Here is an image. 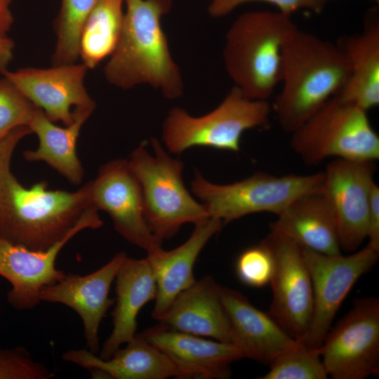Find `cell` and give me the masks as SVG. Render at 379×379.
I'll return each instance as SVG.
<instances>
[{
    "label": "cell",
    "instance_id": "6da1fadb",
    "mask_svg": "<svg viewBox=\"0 0 379 379\" xmlns=\"http://www.w3.org/2000/svg\"><path fill=\"white\" fill-rule=\"evenodd\" d=\"M31 133L29 126H20L0 139V238L44 251L95 211L92 180L75 192L49 190L45 181L23 187L12 173L11 163L18 142Z\"/></svg>",
    "mask_w": 379,
    "mask_h": 379
},
{
    "label": "cell",
    "instance_id": "7a4b0ae2",
    "mask_svg": "<svg viewBox=\"0 0 379 379\" xmlns=\"http://www.w3.org/2000/svg\"><path fill=\"white\" fill-rule=\"evenodd\" d=\"M350 74L336 44L295 25L283 46L282 87L272 106L281 128L290 133L297 129L340 93Z\"/></svg>",
    "mask_w": 379,
    "mask_h": 379
},
{
    "label": "cell",
    "instance_id": "3957f363",
    "mask_svg": "<svg viewBox=\"0 0 379 379\" xmlns=\"http://www.w3.org/2000/svg\"><path fill=\"white\" fill-rule=\"evenodd\" d=\"M118 44L104 67L107 81L122 89L148 84L169 100L183 94L184 84L174 61L161 18L172 0H125Z\"/></svg>",
    "mask_w": 379,
    "mask_h": 379
},
{
    "label": "cell",
    "instance_id": "277c9868",
    "mask_svg": "<svg viewBox=\"0 0 379 379\" xmlns=\"http://www.w3.org/2000/svg\"><path fill=\"white\" fill-rule=\"evenodd\" d=\"M295 25L291 16L270 11L244 13L231 25L222 59L246 97L267 100L273 94L281 81L283 46Z\"/></svg>",
    "mask_w": 379,
    "mask_h": 379
},
{
    "label": "cell",
    "instance_id": "5b68a950",
    "mask_svg": "<svg viewBox=\"0 0 379 379\" xmlns=\"http://www.w3.org/2000/svg\"><path fill=\"white\" fill-rule=\"evenodd\" d=\"M151 144L153 155L144 140L128 161L141 186L147 225L163 241L174 237L182 225H195L210 216L205 206L196 201L185 187L183 163L170 157L157 138H152Z\"/></svg>",
    "mask_w": 379,
    "mask_h": 379
},
{
    "label": "cell",
    "instance_id": "8992f818",
    "mask_svg": "<svg viewBox=\"0 0 379 379\" xmlns=\"http://www.w3.org/2000/svg\"><path fill=\"white\" fill-rule=\"evenodd\" d=\"M272 107L267 100L246 97L234 86L209 113L193 117L181 107L171 109L162 124V140L171 153L193 147L237 152L242 134L269 124Z\"/></svg>",
    "mask_w": 379,
    "mask_h": 379
},
{
    "label": "cell",
    "instance_id": "52a82bcc",
    "mask_svg": "<svg viewBox=\"0 0 379 379\" xmlns=\"http://www.w3.org/2000/svg\"><path fill=\"white\" fill-rule=\"evenodd\" d=\"M293 150L308 164L335 157L353 161L379 158V137L367 111L332 97L291 133Z\"/></svg>",
    "mask_w": 379,
    "mask_h": 379
},
{
    "label": "cell",
    "instance_id": "ba28073f",
    "mask_svg": "<svg viewBox=\"0 0 379 379\" xmlns=\"http://www.w3.org/2000/svg\"><path fill=\"white\" fill-rule=\"evenodd\" d=\"M324 171L310 175L277 176L256 173L230 184H215L195 172L192 193L203 202L210 218L223 225L257 213L277 215L300 197L321 190Z\"/></svg>",
    "mask_w": 379,
    "mask_h": 379
},
{
    "label": "cell",
    "instance_id": "9c48e42d",
    "mask_svg": "<svg viewBox=\"0 0 379 379\" xmlns=\"http://www.w3.org/2000/svg\"><path fill=\"white\" fill-rule=\"evenodd\" d=\"M302 251L312 281V309L307 330L298 340L319 349L344 299L377 263L379 251L368 245L347 255H326L304 247Z\"/></svg>",
    "mask_w": 379,
    "mask_h": 379
},
{
    "label": "cell",
    "instance_id": "30bf717a",
    "mask_svg": "<svg viewBox=\"0 0 379 379\" xmlns=\"http://www.w3.org/2000/svg\"><path fill=\"white\" fill-rule=\"evenodd\" d=\"M319 353L333 379H365L379 374V299L357 300L327 333Z\"/></svg>",
    "mask_w": 379,
    "mask_h": 379
},
{
    "label": "cell",
    "instance_id": "8fae6325",
    "mask_svg": "<svg viewBox=\"0 0 379 379\" xmlns=\"http://www.w3.org/2000/svg\"><path fill=\"white\" fill-rule=\"evenodd\" d=\"M262 241L274 262L268 313L289 335L300 339L307 330L312 309V281L302 247L273 230Z\"/></svg>",
    "mask_w": 379,
    "mask_h": 379
},
{
    "label": "cell",
    "instance_id": "7c38bea8",
    "mask_svg": "<svg viewBox=\"0 0 379 379\" xmlns=\"http://www.w3.org/2000/svg\"><path fill=\"white\" fill-rule=\"evenodd\" d=\"M91 204L105 211L115 230L131 244L147 253L162 248V241L147 225L141 186L128 160L115 159L100 167L92 180Z\"/></svg>",
    "mask_w": 379,
    "mask_h": 379
},
{
    "label": "cell",
    "instance_id": "4fadbf2b",
    "mask_svg": "<svg viewBox=\"0 0 379 379\" xmlns=\"http://www.w3.org/2000/svg\"><path fill=\"white\" fill-rule=\"evenodd\" d=\"M373 161L335 159L324 171L322 192L335 216L340 248L357 250L367 239Z\"/></svg>",
    "mask_w": 379,
    "mask_h": 379
},
{
    "label": "cell",
    "instance_id": "5bb4252c",
    "mask_svg": "<svg viewBox=\"0 0 379 379\" xmlns=\"http://www.w3.org/2000/svg\"><path fill=\"white\" fill-rule=\"evenodd\" d=\"M103 222L98 211L44 251H32L11 244L0 238V276L11 285L7 293V302L18 310H29L41 302V290L60 281L64 271L55 267V260L63 246L77 233L85 229H98Z\"/></svg>",
    "mask_w": 379,
    "mask_h": 379
},
{
    "label": "cell",
    "instance_id": "9a60e30c",
    "mask_svg": "<svg viewBox=\"0 0 379 379\" xmlns=\"http://www.w3.org/2000/svg\"><path fill=\"white\" fill-rule=\"evenodd\" d=\"M88 69L82 62L53 65L51 68L27 67L1 75L9 80L49 120L71 124L74 108H95L84 86Z\"/></svg>",
    "mask_w": 379,
    "mask_h": 379
},
{
    "label": "cell",
    "instance_id": "2e32d148",
    "mask_svg": "<svg viewBox=\"0 0 379 379\" xmlns=\"http://www.w3.org/2000/svg\"><path fill=\"white\" fill-rule=\"evenodd\" d=\"M126 256L125 252H119L95 272L86 275L65 274L41 291V302L62 304L77 313L83 323L86 349L94 354L100 350V323L114 303L109 297V289Z\"/></svg>",
    "mask_w": 379,
    "mask_h": 379
},
{
    "label": "cell",
    "instance_id": "e0dca14e",
    "mask_svg": "<svg viewBox=\"0 0 379 379\" xmlns=\"http://www.w3.org/2000/svg\"><path fill=\"white\" fill-rule=\"evenodd\" d=\"M175 365L178 378L225 379L231 364L244 358L234 344L159 326L140 333Z\"/></svg>",
    "mask_w": 379,
    "mask_h": 379
},
{
    "label": "cell",
    "instance_id": "ac0fdd59",
    "mask_svg": "<svg viewBox=\"0 0 379 379\" xmlns=\"http://www.w3.org/2000/svg\"><path fill=\"white\" fill-rule=\"evenodd\" d=\"M220 293L232 328L234 345L244 358L270 364L296 344L297 339L241 293L220 285Z\"/></svg>",
    "mask_w": 379,
    "mask_h": 379
},
{
    "label": "cell",
    "instance_id": "d6986e66",
    "mask_svg": "<svg viewBox=\"0 0 379 379\" xmlns=\"http://www.w3.org/2000/svg\"><path fill=\"white\" fill-rule=\"evenodd\" d=\"M158 321L173 330L234 345L220 285L210 276L196 280L180 292Z\"/></svg>",
    "mask_w": 379,
    "mask_h": 379
},
{
    "label": "cell",
    "instance_id": "ffe728a7",
    "mask_svg": "<svg viewBox=\"0 0 379 379\" xmlns=\"http://www.w3.org/2000/svg\"><path fill=\"white\" fill-rule=\"evenodd\" d=\"M223 226L222 222L210 218L195 225L189 239L171 251L162 248L147 253V258L152 267L157 295L152 317L159 321L166 313L175 297L195 281V262L209 239Z\"/></svg>",
    "mask_w": 379,
    "mask_h": 379
},
{
    "label": "cell",
    "instance_id": "44dd1931",
    "mask_svg": "<svg viewBox=\"0 0 379 379\" xmlns=\"http://www.w3.org/2000/svg\"><path fill=\"white\" fill-rule=\"evenodd\" d=\"M115 306L112 312L113 328L104 343L99 357L109 359L123 345L136 335L137 317L148 302L157 295L155 277L146 258L126 256L115 278Z\"/></svg>",
    "mask_w": 379,
    "mask_h": 379
},
{
    "label": "cell",
    "instance_id": "7402d4cb",
    "mask_svg": "<svg viewBox=\"0 0 379 379\" xmlns=\"http://www.w3.org/2000/svg\"><path fill=\"white\" fill-rule=\"evenodd\" d=\"M65 361L80 366L93 378L165 379L178 378L172 361L159 350L138 334L108 359L88 349L69 350L62 354Z\"/></svg>",
    "mask_w": 379,
    "mask_h": 379
},
{
    "label": "cell",
    "instance_id": "603a6c76",
    "mask_svg": "<svg viewBox=\"0 0 379 379\" xmlns=\"http://www.w3.org/2000/svg\"><path fill=\"white\" fill-rule=\"evenodd\" d=\"M350 69L338 95L368 111L379 105V18L376 9L367 13L362 31L343 36L336 43Z\"/></svg>",
    "mask_w": 379,
    "mask_h": 379
},
{
    "label": "cell",
    "instance_id": "cb8c5ba5",
    "mask_svg": "<svg viewBox=\"0 0 379 379\" xmlns=\"http://www.w3.org/2000/svg\"><path fill=\"white\" fill-rule=\"evenodd\" d=\"M270 229L314 251L341 253L335 216L322 190L293 201L277 215Z\"/></svg>",
    "mask_w": 379,
    "mask_h": 379
},
{
    "label": "cell",
    "instance_id": "d4e9b609",
    "mask_svg": "<svg viewBox=\"0 0 379 379\" xmlns=\"http://www.w3.org/2000/svg\"><path fill=\"white\" fill-rule=\"evenodd\" d=\"M94 109L74 108L73 122L62 128L55 125L37 107L28 126L38 136L39 147L34 150L25 151V159L46 162L72 185L80 184L84 171L77 154V142L82 126Z\"/></svg>",
    "mask_w": 379,
    "mask_h": 379
},
{
    "label": "cell",
    "instance_id": "484cf974",
    "mask_svg": "<svg viewBox=\"0 0 379 379\" xmlns=\"http://www.w3.org/2000/svg\"><path fill=\"white\" fill-rule=\"evenodd\" d=\"M125 0H99L86 18L79 36V58L95 68L114 51L122 30Z\"/></svg>",
    "mask_w": 379,
    "mask_h": 379
},
{
    "label": "cell",
    "instance_id": "4316f807",
    "mask_svg": "<svg viewBox=\"0 0 379 379\" xmlns=\"http://www.w3.org/2000/svg\"><path fill=\"white\" fill-rule=\"evenodd\" d=\"M99 0H62L55 20L57 41L53 65L76 63L79 58V36L83 25Z\"/></svg>",
    "mask_w": 379,
    "mask_h": 379
},
{
    "label": "cell",
    "instance_id": "83f0119b",
    "mask_svg": "<svg viewBox=\"0 0 379 379\" xmlns=\"http://www.w3.org/2000/svg\"><path fill=\"white\" fill-rule=\"evenodd\" d=\"M269 371L259 379H326L319 348L314 349L297 339L296 344L277 357Z\"/></svg>",
    "mask_w": 379,
    "mask_h": 379
},
{
    "label": "cell",
    "instance_id": "f1b7e54d",
    "mask_svg": "<svg viewBox=\"0 0 379 379\" xmlns=\"http://www.w3.org/2000/svg\"><path fill=\"white\" fill-rule=\"evenodd\" d=\"M37 108L9 80L0 79V139L20 126H27Z\"/></svg>",
    "mask_w": 379,
    "mask_h": 379
},
{
    "label": "cell",
    "instance_id": "f546056e",
    "mask_svg": "<svg viewBox=\"0 0 379 379\" xmlns=\"http://www.w3.org/2000/svg\"><path fill=\"white\" fill-rule=\"evenodd\" d=\"M273 267L272 255L262 241L245 249L236 262V273L240 281L255 288L270 284Z\"/></svg>",
    "mask_w": 379,
    "mask_h": 379
},
{
    "label": "cell",
    "instance_id": "4dcf8cb0",
    "mask_svg": "<svg viewBox=\"0 0 379 379\" xmlns=\"http://www.w3.org/2000/svg\"><path fill=\"white\" fill-rule=\"evenodd\" d=\"M53 373L24 347H0V379H49Z\"/></svg>",
    "mask_w": 379,
    "mask_h": 379
},
{
    "label": "cell",
    "instance_id": "1f68e13d",
    "mask_svg": "<svg viewBox=\"0 0 379 379\" xmlns=\"http://www.w3.org/2000/svg\"><path fill=\"white\" fill-rule=\"evenodd\" d=\"M253 1H263L276 6L279 12L291 16L301 9H308L317 14L324 9L328 0H214L211 1L208 13L213 18L227 15L238 6Z\"/></svg>",
    "mask_w": 379,
    "mask_h": 379
},
{
    "label": "cell",
    "instance_id": "d6a6232c",
    "mask_svg": "<svg viewBox=\"0 0 379 379\" xmlns=\"http://www.w3.org/2000/svg\"><path fill=\"white\" fill-rule=\"evenodd\" d=\"M367 245L379 251V187L373 182L368 215Z\"/></svg>",
    "mask_w": 379,
    "mask_h": 379
},
{
    "label": "cell",
    "instance_id": "836d02e7",
    "mask_svg": "<svg viewBox=\"0 0 379 379\" xmlns=\"http://www.w3.org/2000/svg\"><path fill=\"white\" fill-rule=\"evenodd\" d=\"M14 41L8 36H0V74L7 69L10 62L13 60Z\"/></svg>",
    "mask_w": 379,
    "mask_h": 379
},
{
    "label": "cell",
    "instance_id": "e575fe53",
    "mask_svg": "<svg viewBox=\"0 0 379 379\" xmlns=\"http://www.w3.org/2000/svg\"><path fill=\"white\" fill-rule=\"evenodd\" d=\"M12 0H0V36H7L13 22L11 11Z\"/></svg>",
    "mask_w": 379,
    "mask_h": 379
},
{
    "label": "cell",
    "instance_id": "d590c367",
    "mask_svg": "<svg viewBox=\"0 0 379 379\" xmlns=\"http://www.w3.org/2000/svg\"><path fill=\"white\" fill-rule=\"evenodd\" d=\"M373 1H375V3L378 4L379 3V0H372Z\"/></svg>",
    "mask_w": 379,
    "mask_h": 379
},
{
    "label": "cell",
    "instance_id": "8d00e7d4",
    "mask_svg": "<svg viewBox=\"0 0 379 379\" xmlns=\"http://www.w3.org/2000/svg\"><path fill=\"white\" fill-rule=\"evenodd\" d=\"M209 1H214V0H209Z\"/></svg>",
    "mask_w": 379,
    "mask_h": 379
}]
</instances>
